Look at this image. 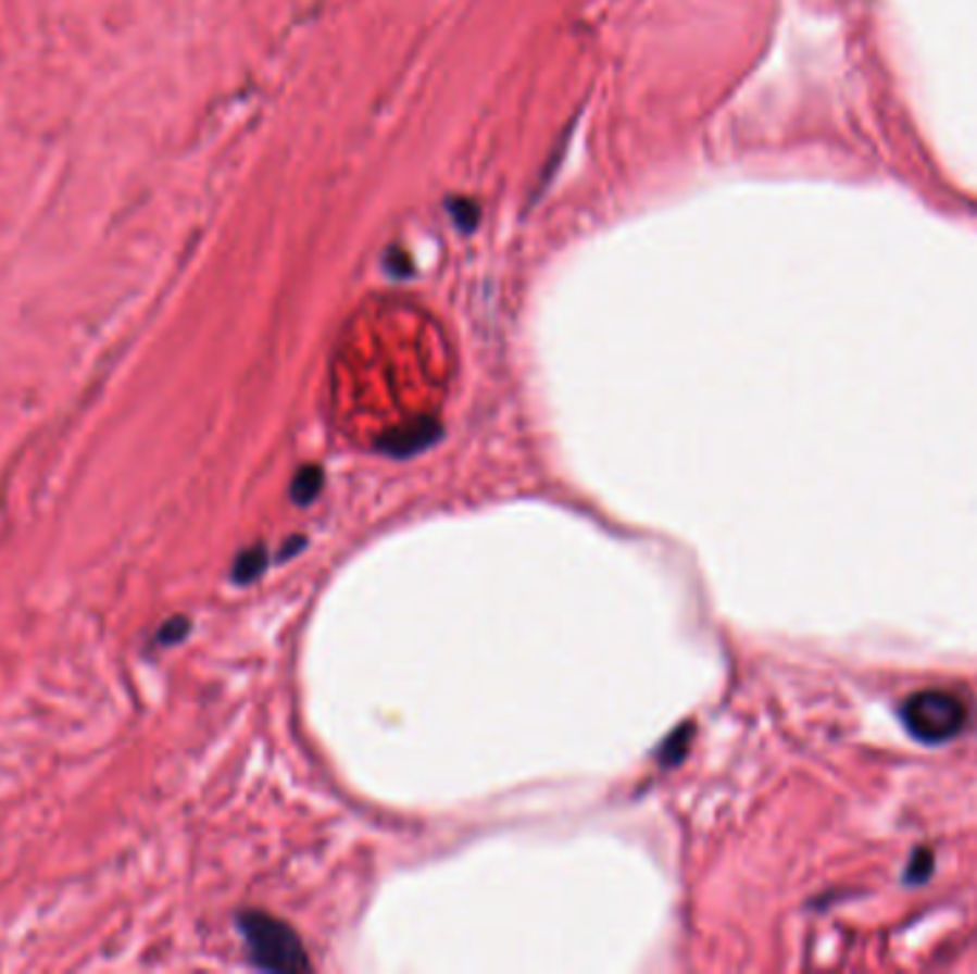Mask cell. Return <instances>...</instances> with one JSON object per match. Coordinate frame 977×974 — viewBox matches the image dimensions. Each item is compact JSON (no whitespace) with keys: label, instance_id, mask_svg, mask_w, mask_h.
Listing matches in <instances>:
<instances>
[{"label":"cell","instance_id":"2","mask_svg":"<svg viewBox=\"0 0 977 974\" xmlns=\"http://www.w3.org/2000/svg\"><path fill=\"white\" fill-rule=\"evenodd\" d=\"M901 721L909 735L920 744H947L963 732L969 721V707L954 691L924 689L903 700Z\"/></svg>","mask_w":977,"mask_h":974},{"label":"cell","instance_id":"8","mask_svg":"<svg viewBox=\"0 0 977 974\" xmlns=\"http://www.w3.org/2000/svg\"><path fill=\"white\" fill-rule=\"evenodd\" d=\"M929 872H931V854L926 852V849H920V852L915 854V860L909 863L906 881L920 883V881H926V877H929Z\"/></svg>","mask_w":977,"mask_h":974},{"label":"cell","instance_id":"6","mask_svg":"<svg viewBox=\"0 0 977 974\" xmlns=\"http://www.w3.org/2000/svg\"><path fill=\"white\" fill-rule=\"evenodd\" d=\"M689 735H692V726H680V729L675 732V737H669V740L663 744V749H661L663 766H672V763H677V758H680V754L686 752V746H689Z\"/></svg>","mask_w":977,"mask_h":974},{"label":"cell","instance_id":"5","mask_svg":"<svg viewBox=\"0 0 977 974\" xmlns=\"http://www.w3.org/2000/svg\"><path fill=\"white\" fill-rule=\"evenodd\" d=\"M321 489H324V472H321V466H303L292 477L289 495H292L298 507H306V503H312L321 495Z\"/></svg>","mask_w":977,"mask_h":974},{"label":"cell","instance_id":"3","mask_svg":"<svg viewBox=\"0 0 977 974\" xmlns=\"http://www.w3.org/2000/svg\"><path fill=\"white\" fill-rule=\"evenodd\" d=\"M440 438V426L435 421H417L412 426H403V429L392 432L380 440V449L386 454H394V458H406V454H415L421 449H426L429 444Z\"/></svg>","mask_w":977,"mask_h":974},{"label":"cell","instance_id":"7","mask_svg":"<svg viewBox=\"0 0 977 974\" xmlns=\"http://www.w3.org/2000/svg\"><path fill=\"white\" fill-rule=\"evenodd\" d=\"M186 635H189V621H186V617H172V621H166L161 629H158V635H154V644L172 646V644H177V640H184Z\"/></svg>","mask_w":977,"mask_h":974},{"label":"cell","instance_id":"4","mask_svg":"<svg viewBox=\"0 0 977 974\" xmlns=\"http://www.w3.org/2000/svg\"><path fill=\"white\" fill-rule=\"evenodd\" d=\"M266 566H270V552H266V546L263 544L249 546V549H243V552L235 558V566H231V584L238 586L254 584V580L266 572Z\"/></svg>","mask_w":977,"mask_h":974},{"label":"cell","instance_id":"1","mask_svg":"<svg viewBox=\"0 0 977 974\" xmlns=\"http://www.w3.org/2000/svg\"><path fill=\"white\" fill-rule=\"evenodd\" d=\"M238 928L252 963L263 972L277 974H303L312 972V960L306 954V946L295 935L289 923L277 921L266 912H240Z\"/></svg>","mask_w":977,"mask_h":974}]
</instances>
